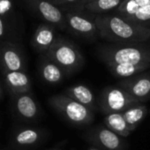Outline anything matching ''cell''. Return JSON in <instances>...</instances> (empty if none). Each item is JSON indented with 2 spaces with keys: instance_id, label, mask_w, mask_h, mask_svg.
<instances>
[{
  "instance_id": "obj_8",
  "label": "cell",
  "mask_w": 150,
  "mask_h": 150,
  "mask_svg": "<svg viewBox=\"0 0 150 150\" xmlns=\"http://www.w3.org/2000/svg\"><path fill=\"white\" fill-rule=\"evenodd\" d=\"M66 30L71 34L86 40L94 41L99 36L94 13L83 11H71L64 13Z\"/></svg>"
},
{
  "instance_id": "obj_12",
  "label": "cell",
  "mask_w": 150,
  "mask_h": 150,
  "mask_svg": "<svg viewBox=\"0 0 150 150\" xmlns=\"http://www.w3.org/2000/svg\"><path fill=\"white\" fill-rule=\"evenodd\" d=\"M85 137L90 144L103 150H127L128 147L127 142L123 137L104 125L89 129Z\"/></svg>"
},
{
  "instance_id": "obj_30",
  "label": "cell",
  "mask_w": 150,
  "mask_h": 150,
  "mask_svg": "<svg viewBox=\"0 0 150 150\" xmlns=\"http://www.w3.org/2000/svg\"><path fill=\"white\" fill-rule=\"evenodd\" d=\"M148 28H150V25H149V27H148Z\"/></svg>"
},
{
  "instance_id": "obj_15",
  "label": "cell",
  "mask_w": 150,
  "mask_h": 150,
  "mask_svg": "<svg viewBox=\"0 0 150 150\" xmlns=\"http://www.w3.org/2000/svg\"><path fill=\"white\" fill-rule=\"evenodd\" d=\"M57 28L50 24H40L32 35L30 43L33 49L40 55L46 54L57 41L59 35Z\"/></svg>"
},
{
  "instance_id": "obj_27",
  "label": "cell",
  "mask_w": 150,
  "mask_h": 150,
  "mask_svg": "<svg viewBox=\"0 0 150 150\" xmlns=\"http://www.w3.org/2000/svg\"><path fill=\"white\" fill-rule=\"evenodd\" d=\"M88 150H103V149H100V148H98V147H96V146H92L88 147Z\"/></svg>"
},
{
  "instance_id": "obj_5",
  "label": "cell",
  "mask_w": 150,
  "mask_h": 150,
  "mask_svg": "<svg viewBox=\"0 0 150 150\" xmlns=\"http://www.w3.org/2000/svg\"><path fill=\"white\" fill-rule=\"evenodd\" d=\"M48 103L62 118L73 125L88 126L95 119V113L91 110L64 94L50 97Z\"/></svg>"
},
{
  "instance_id": "obj_25",
  "label": "cell",
  "mask_w": 150,
  "mask_h": 150,
  "mask_svg": "<svg viewBox=\"0 0 150 150\" xmlns=\"http://www.w3.org/2000/svg\"><path fill=\"white\" fill-rule=\"evenodd\" d=\"M5 86H4V83L2 81V80H0V102L2 101L3 97H4V95H5Z\"/></svg>"
},
{
  "instance_id": "obj_23",
  "label": "cell",
  "mask_w": 150,
  "mask_h": 150,
  "mask_svg": "<svg viewBox=\"0 0 150 150\" xmlns=\"http://www.w3.org/2000/svg\"><path fill=\"white\" fill-rule=\"evenodd\" d=\"M50 1L59 7L64 13L85 10V6L82 0H50Z\"/></svg>"
},
{
  "instance_id": "obj_26",
  "label": "cell",
  "mask_w": 150,
  "mask_h": 150,
  "mask_svg": "<svg viewBox=\"0 0 150 150\" xmlns=\"http://www.w3.org/2000/svg\"><path fill=\"white\" fill-rule=\"evenodd\" d=\"M83 1V4H84V6H86L87 4H88V3H91V2H94V1H96V0H82Z\"/></svg>"
},
{
  "instance_id": "obj_10",
  "label": "cell",
  "mask_w": 150,
  "mask_h": 150,
  "mask_svg": "<svg viewBox=\"0 0 150 150\" xmlns=\"http://www.w3.org/2000/svg\"><path fill=\"white\" fill-rule=\"evenodd\" d=\"M27 8L43 23L55 27L57 30H66L64 13L50 0H22Z\"/></svg>"
},
{
  "instance_id": "obj_18",
  "label": "cell",
  "mask_w": 150,
  "mask_h": 150,
  "mask_svg": "<svg viewBox=\"0 0 150 150\" xmlns=\"http://www.w3.org/2000/svg\"><path fill=\"white\" fill-rule=\"evenodd\" d=\"M106 67L114 77L124 80L148 71L150 64H106Z\"/></svg>"
},
{
  "instance_id": "obj_13",
  "label": "cell",
  "mask_w": 150,
  "mask_h": 150,
  "mask_svg": "<svg viewBox=\"0 0 150 150\" xmlns=\"http://www.w3.org/2000/svg\"><path fill=\"white\" fill-rule=\"evenodd\" d=\"M117 86L125 89L139 103L150 99V72L146 71L128 79L120 80Z\"/></svg>"
},
{
  "instance_id": "obj_31",
  "label": "cell",
  "mask_w": 150,
  "mask_h": 150,
  "mask_svg": "<svg viewBox=\"0 0 150 150\" xmlns=\"http://www.w3.org/2000/svg\"><path fill=\"white\" fill-rule=\"evenodd\" d=\"M149 113H150V110H149Z\"/></svg>"
},
{
  "instance_id": "obj_20",
  "label": "cell",
  "mask_w": 150,
  "mask_h": 150,
  "mask_svg": "<svg viewBox=\"0 0 150 150\" xmlns=\"http://www.w3.org/2000/svg\"><path fill=\"white\" fill-rule=\"evenodd\" d=\"M103 124L109 129L123 138H126L131 134V130L122 113H110L103 117Z\"/></svg>"
},
{
  "instance_id": "obj_4",
  "label": "cell",
  "mask_w": 150,
  "mask_h": 150,
  "mask_svg": "<svg viewBox=\"0 0 150 150\" xmlns=\"http://www.w3.org/2000/svg\"><path fill=\"white\" fill-rule=\"evenodd\" d=\"M25 21L16 0H0V42H21Z\"/></svg>"
},
{
  "instance_id": "obj_17",
  "label": "cell",
  "mask_w": 150,
  "mask_h": 150,
  "mask_svg": "<svg viewBox=\"0 0 150 150\" xmlns=\"http://www.w3.org/2000/svg\"><path fill=\"white\" fill-rule=\"evenodd\" d=\"M66 96L86 106L94 113L97 110L96 100L93 91L84 84H76L66 88L64 93Z\"/></svg>"
},
{
  "instance_id": "obj_6",
  "label": "cell",
  "mask_w": 150,
  "mask_h": 150,
  "mask_svg": "<svg viewBox=\"0 0 150 150\" xmlns=\"http://www.w3.org/2000/svg\"><path fill=\"white\" fill-rule=\"evenodd\" d=\"M10 107L16 125H33L42 116V107L32 91L10 96Z\"/></svg>"
},
{
  "instance_id": "obj_14",
  "label": "cell",
  "mask_w": 150,
  "mask_h": 150,
  "mask_svg": "<svg viewBox=\"0 0 150 150\" xmlns=\"http://www.w3.org/2000/svg\"><path fill=\"white\" fill-rule=\"evenodd\" d=\"M5 88L10 96L32 91V81L27 71H0Z\"/></svg>"
},
{
  "instance_id": "obj_3",
  "label": "cell",
  "mask_w": 150,
  "mask_h": 150,
  "mask_svg": "<svg viewBox=\"0 0 150 150\" xmlns=\"http://www.w3.org/2000/svg\"><path fill=\"white\" fill-rule=\"evenodd\" d=\"M44 55L64 71L66 77H70L81 71L85 64V57L79 47L73 42L60 35L52 47Z\"/></svg>"
},
{
  "instance_id": "obj_21",
  "label": "cell",
  "mask_w": 150,
  "mask_h": 150,
  "mask_svg": "<svg viewBox=\"0 0 150 150\" xmlns=\"http://www.w3.org/2000/svg\"><path fill=\"white\" fill-rule=\"evenodd\" d=\"M115 14L120 17H123L127 21H130L132 22H134V23H137V24H139L147 28L150 25V6L126 10V11L116 13Z\"/></svg>"
},
{
  "instance_id": "obj_19",
  "label": "cell",
  "mask_w": 150,
  "mask_h": 150,
  "mask_svg": "<svg viewBox=\"0 0 150 150\" xmlns=\"http://www.w3.org/2000/svg\"><path fill=\"white\" fill-rule=\"evenodd\" d=\"M147 114L148 109L143 103L134 104L123 112L125 119L132 132L142 123Z\"/></svg>"
},
{
  "instance_id": "obj_22",
  "label": "cell",
  "mask_w": 150,
  "mask_h": 150,
  "mask_svg": "<svg viewBox=\"0 0 150 150\" xmlns=\"http://www.w3.org/2000/svg\"><path fill=\"white\" fill-rule=\"evenodd\" d=\"M124 0H96L85 6V10L94 14H107L109 12H114Z\"/></svg>"
},
{
  "instance_id": "obj_16",
  "label": "cell",
  "mask_w": 150,
  "mask_h": 150,
  "mask_svg": "<svg viewBox=\"0 0 150 150\" xmlns=\"http://www.w3.org/2000/svg\"><path fill=\"white\" fill-rule=\"evenodd\" d=\"M38 73L42 81L50 86L58 85L66 78L64 71L46 55H40Z\"/></svg>"
},
{
  "instance_id": "obj_7",
  "label": "cell",
  "mask_w": 150,
  "mask_h": 150,
  "mask_svg": "<svg viewBox=\"0 0 150 150\" xmlns=\"http://www.w3.org/2000/svg\"><path fill=\"white\" fill-rule=\"evenodd\" d=\"M48 134L42 127L15 125L9 135L8 147L11 150H33L46 139Z\"/></svg>"
},
{
  "instance_id": "obj_24",
  "label": "cell",
  "mask_w": 150,
  "mask_h": 150,
  "mask_svg": "<svg viewBox=\"0 0 150 150\" xmlns=\"http://www.w3.org/2000/svg\"><path fill=\"white\" fill-rule=\"evenodd\" d=\"M146 6H150V0H124V2L114 11V13H116Z\"/></svg>"
},
{
  "instance_id": "obj_1",
  "label": "cell",
  "mask_w": 150,
  "mask_h": 150,
  "mask_svg": "<svg viewBox=\"0 0 150 150\" xmlns=\"http://www.w3.org/2000/svg\"><path fill=\"white\" fill-rule=\"evenodd\" d=\"M99 36L109 43H139L150 39V28L132 22L115 13L97 14Z\"/></svg>"
},
{
  "instance_id": "obj_29",
  "label": "cell",
  "mask_w": 150,
  "mask_h": 150,
  "mask_svg": "<svg viewBox=\"0 0 150 150\" xmlns=\"http://www.w3.org/2000/svg\"><path fill=\"white\" fill-rule=\"evenodd\" d=\"M47 150H60V149H57V148H50V149H47Z\"/></svg>"
},
{
  "instance_id": "obj_2",
  "label": "cell",
  "mask_w": 150,
  "mask_h": 150,
  "mask_svg": "<svg viewBox=\"0 0 150 150\" xmlns=\"http://www.w3.org/2000/svg\"><path fill=\"white\" fill-rule=\"evenodd\" d=\"M98 58L110 64H150V45L139 43H103L96 49Z\"/></svg>"
},
{
  "instance_id": "obj_11",
  "label": "cell",
  "mask_w": 150,
  "mask_h": 150,
  "mask_svg": "<svg viewBox=\"0 0 150 150\" xmlns=\"http://www.w3.org/2000/svg\"><path fill=\"white\" fill-rule=\"evenodd\" d=\"M28 59L22 42H0V71H27Z\"/></svg>"
},
{
  "instance_id": "obj_28",
  "label": "cell",
  "mask_w": 150,
  "mask_h": 150,
  "mask_svg": "<svg viewBox=\"0 0 150 150\" xmlns=\"http://www.w3.org/2000/svg\"><path fill=\"white\" fill-rule=\"evenodd\" d=\"M0 150H11L9 147H7V148H0Z\"/></svg>"
},
{
  "instance_id": "obj_9",
  "label": "cell",
  "mask_w": 150,
  "mask_h": 150,
  "mask_svg": "<svg viewBox=\"0 0 150 150\" xmlns=\"http://www.w3.org/2000/svg\"><path fill=\"white\" fill-rule=\"evenodd\" d=\"M99 110L104 115L122 113L131 106L140 103L119 86L105 87L99 99Z\"/></svg>"
}]
</instances>
